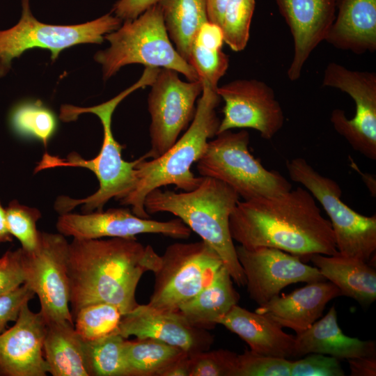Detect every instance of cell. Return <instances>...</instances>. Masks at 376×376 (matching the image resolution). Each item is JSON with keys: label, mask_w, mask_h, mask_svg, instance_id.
Returning <instances> with one entry per match:
<instances>
[{"label": "cell", "mask_w": 376, "mask_h": 376, "mask_svg": "<svg viewBox=\"0 0 376 376\" xmlns=\"http://www.w3.org/2000/svg\"><path fill=\"white\" fill-rule=\"evenodd\" d=\"M231 237L246 249L271 247L301 260L338 253L329 220L305 188L239 201L229 220Z\"/></svg>", "instance_id": "1"}, {"label": "cell", "mask_w": 376, "mask_h": 376, "mask_svg": "<svg viewBox=\"0 0 376 376\" xmlns=\"http://www.w3.org/2000/svg\"><path fill=\"white\" fill-rule=\"evenodd\" d=\"M160 256L136 238L75 239L69 243L67 272L73 316L98 302L116 306L123 315L139 304L135 293L141 276L154 272Z\"/></svg>", "instance_id": "2"}, {"label": "cell", "mask_w": 376, "mask_h": 376, "mask_svg": "<svg viewBox=\"0 0 376 376\" xmlns=\"http://www.w3.org/2000/svg\"><path fill=\"white\" fill-rule=\"evenodd\" d=\"M157 72L155 68L145 67L141 77L136 83L116 97L98 105L79 107L64 104L61 107L60 118L65 122L75 120L84 113L96 115L102 125L103 141L100 152L91 159H85L77 152H72L64 159L46 153L36 168L35 171L38 172L55 167H80L87 169L95 175L99 188L95 193L82 199L61 196L56 200L54 207L60 214L70 212L78 205H82L84 213L101 211L111 199L120 201L134 189L137 181L135 166L143 155L132 162L123 159L124 146L113 135L112 115L119 103L127 96L139 88L151 86Z\"/></svg>", "instance_id": "3"}, {"label": "cell", "mask_w": 376, "mask_h": 376, "mask_svg": "<svg viewBox=\"0 0 376 376\" xmlns=\"http://www.w3.org/2000/svg\"><path fill=\"white\" fill-rule=\"evenodd\" d=\"M239 201V195L228 185L203 177L190 191L152 190L145 198L144 207L148 214L169 212L180 219L217 253L233 281L242 287L246 285V279L229 227Z\"/></svg>", "instance_id": "4"}, {"label": "cell", "mask_w": 376, "mask_h": 376, "mask_svg": "<svg viewBox=\"0 0 376 376\" xmlns=\"http://www.w3.org/2000/svg\"><path fill=\"white\" fill-rule=\"evenodd\" d=\"M203 91L197 104L195 116L183 135L163 155L147 160L146 154L136 165V184L121 204L130 205L136 216L148 219L144 207L146 196L152 190L174 185L182 191L196 188L202 176H196L191 170L205 152L209 139L217 134L220 120L216 108L221 97L217 88L202 83Z\"/></svg>", "instance_id": "5"}, {"label": "cell", "mask_w": 376, "mask_h": 376, "mask_svg": "<svg viewBox=\"0 0 376 376\" xmlns=\"http://www.w3.org/2000/svg\"><path fill=\"white\" fill-rule=\"evenodd\" d=\"M110 46L95 55L102 65L104 81L129 64L169 68L189 81L199 80L195 69L178 54L171 42L157 2L137 18L126 20L118 29L104 36Z\"/></svg>", "instance_id": "6"}, {"label": "cell", "mask_w": 376, "mask_h": 376, "mask_svg": "<svg viewBox=\"0 0 376 376\" xmlns=\"http://www.w3.org/2000/svg\"><path fill=\"white\" fill-rule=\"evenodd\" d=\"M209 141L196 162L202 177L218 180L235 190L243 201L274 196L292 189L291 183L279 172L267 170L249 150L246 130H226Z\"/></svg>", "instance_id": "7"}, {"label": "cell", "mask_w": 376, "mask_h": 376, "mask_svg": "<svg viewBox=\"0 0 376 376\" xmlns=\"http://www.w3.org/2000/svg\"><path fill=\"white\" fill-rule=\"evenodd\" d=\"M290 178L300 183L318 201L329 216L338 252L369 263L376 251V216L361 214L341 198L339 185L315 170L306 159L286 162Z\"/></svg>", "instance_id": "8"}, {"label": "cell", "mask_w": 376, "mask_h": 376, "mask_svg": "<svg viewBox=\"0 0 376 376\" xmlns=\"http://www.w3.org/2000/svg\"><path fill=\"white\" fill-rule=\"evenodd\" d=\"M223 265L217 253L203 240L170 244L153 272L154 287L148 304L161 311H178L212 281Z\"/></svg>", "instance_id": "9"}, {"label": "cell", "mask_w": 376, "mask_h": 376, "mask_svg": "<svg viewBox=\"0 0 376 376\" xmlns=\"http://www.w3.org/2000/svg\"><path fill=\"white\" fill-rule=\"evenodd\" d=\"M18 23L0 30V77L7 75L12 61L33 48L47 49L54 61L60 52L78 44L102 42L104 36L120 26L121 19L111 14L84 24L52 25L38 21L32 15L29 0H22Z\"/></svg>", "instance_id": "10"}, {"label": "cell", "mask_w": 376, "mask_h": 376, "mask_svg": "<svg viewBox=\"0 0 376 376\" xmlns=\"http://www.w3.org/2000/svg\"><path fill=\"white\" fill-rule=\"evenodd\" d=\"M68 246L61 233L40 231L35 249L26 251L21 248L24 283L38 296L40 312L47 324L59 321L74 324L67 272Z\"/></svg>", "instance_id": "11"}, {"label": "cell", "mask_w": 376, "mask_h": 376, "mask_svg": "<svg viewBox=\"0 0 376 376\" xmlns=\"http://www.w3.org/2000/svg\"><path fill=\"white\" fill-rule=\"evenodd\" d=\"M150 86L148 110L151 147L146 155L154 159L167 151L191 123L203 84L200 80L183 81L178 72L162 68Z\"/></svg>", "instance_id": "12"}, {"label": "cell", "mask_w": 376, "mask_h": 376, "mask_svg": "<svg viewBox=\"0 0 376 376\" xmlns=\"http://www.w3.org/2000/svg\"><path fill=\"white\" fill-rule=\"evenodd\" d=\"M322 85L348 94L354 101L356 113L349 119L345 111L335 109L330 116L335 130L352 148L366 157L376 159V74L352 70L335 62L327 64Z\"/></svg>", "instance_id": "13"}, {"label": "cell", "mask_w": 376, "mask_h": 376, "mask_svg": "<svg viewBox=\"0 0 376 376\" xmlns=\"http://www.w3.org/2000/svg\"><path fill=\"white\" fill-rule=\"evenodd\" d=\"M235 249L249 297L259 306L292 283L326 280L318 268L280 249L264 246L249 249L241 245Z\"/></svg>", "instance_id": "14"}, {"label": "cell", "mask_w": 376, "mask_h": 376, "mask_svg": "<svg viewBox=\"0 0 376 376\" xmlns=\"http://www.w3.org/2000/svg\"><path fill=\"white\" fill-rule=\"evenodd\" d=\"M217 92L224 101L217 134L235 128H251L269 140L283 126L282 107L274 90L264 81L237 79L218 86Z\"/></svg>", "instance_id": "15"}, {"label": "cell", "mask_w": 376, "mask_h": 376, "mask_svg": "<svg viewBox=\"0 0 376 376\" xmlns=\"http://www.w3.org/2000/svg\"><path fill=\"white\" fill-rule=\"evenodd\" d=\"M56 229L64 236L75 239L104 237L136 238L140 234H161L176 239H187L190 228L180 219L156 221L142 218L128 208H111L106 211L60 214Z\"/></svg>", "instance_id": "16"}, {"label": "cell", "mask_w": 376, "mask_h": 376, "mask_svg": "<svg viewBox=\"0 0 376 376\" xmlns=\"http://www.w3.org/2000/svg\"><path fill=\"white\" fill-rule=\"evenodd\" d=\"M118 334L125 338L134 336L158 340L189 355L210 350L214 340L205 329L191 324L178 311H161L148 304H139L122 316Z\"/></svg>", "instance_id": "17"}, {"label": "cell", "mask_w": 376, "mask_h": 376, "mask_svg": "<svg viewBox=\"0 0 376 376\" xmlns=\"http://www.w3.org/2000/svg\"><path fill=\"white\" fill-rule=\"evenodd\" d=\"M47 322L24 304L15 324L0 334V376H46L43 352Z\"/></svg>", "instance_id": "18"}, {"label": "cell", "mask_w": 376, "mask_h": 376, "mask_svg": "<svg viewBox=\"0 0 376 376\" xmlns=\"http://www.w3.org/2000/svg\"><path fill=\"white\" fill-rule=\"evenodd\" d=\"M293 39L294 52L287 75L301 76L304 63L323 40L336 16L335 0H275Z\"/></svg>", "instance_id": "19"}, {"label": "cell", "mask_w": 376, "mask_h": 376, "mask_svg": "<svg viewBox=\"0 0 376 376\" xmlns=\"http://www.w3.org/2000/svg\"><path fill=\"white\" fill-rule=\"evenodd\" d=\"M339 296H341L340 290L331 282L316 281L308 283L287 295H278L259 306L255 311L298 334L317 321L326 305Z\"/></svg>", "instance_id": "20"}, {"label": "cell", "mask_w": 376, "mask_h": 376, "mask_svg": "<svg viewBox=\"0 0 376 376\" xmlns=\"http://www.w3.org/2000/svg\"><path fill=\"white\" fill-rule=\"evenodd\" d=\"M217 324H221L259 354L295 359V336L285 333L268 317L235 305Z\"/></svg>", "instance_id": "21"}, {"label": "cell", "mask_w": 376, "mask_h": 376, "mask_svg": "<svg viewBox=\"0 0 376 376\" xmlns=\"http://www.w3.org/2000/svg\"><path fill=\"white\" fill-rule=\"evenodd\" d=\"M335 19L324 40L357 54L376 50V0H335Z\"/></svg>", "instance_id": "22"}, {"label": "cell", "mask_w": 376, "mask_h": 376, "mask_svg": "<svg viewBox=\"0 0 376 376\" xmlns=\"http://www.w3.org/2000/svg\"><path fill=\"white\" fill-rule=\"evenodd\" d=\"M310 353L350 359L376 355V344L375 340H362L344 334L338 326L334 305L323 318L295 336V359Z\"/></svg>", "instance_id": "23"}, {"label": "cell", "mask_w": 376, "mask_h": 376, "mask_svg": "<svg viewBox=\"0 0 376 376\" xmlns=\"http://www.w3.org/2000/svg\"><path fill=\"white\" fill-rule=\"evenodd\" d=\"M309 259L325 279L361 305L367 306L376 299V271L370 263L356 258L313 254Z\"/></svg>", "instance_id": "24"}, {"label": "cell", "mask_w": 376, "mask_h": 376, "mask_svg": "<svg viewBox=\"0 0 376 376\" xmlns=\"http://www.w3.org/2000/svg\"><path fill=\"white\" fill-rule=\"evenodd\" d=\"M240 300L233 279L223 265L212 281L182 304L178 311L193 325L205 329L217 324Z\"/></svg>", "instance_id": "25"}, {"label": "cell", "mask_w": 376, "mask_h": 376, "mask_svg": "<svg viewBox=\"0 0 376 376\" xmlns=\"http://www.w3.org/2000/svg\"><path fill=\"white\" fill-rule=\"evenodd\" d=\"M44 357L48 373L53 376H88L86 369L84 341L68 321L47 324Z\"/></svg>", "instance_id": "26"}, {"label": "cell", "mask_w": 376, "mask_h": 376, "mask_svg": "<svg viewBox=\"0 0 376 376\" xmlns=\"http://www.w3.org/2000/svg\"><path fill=\"white\" fill-rule=\"evenodd\" d=\"M164 26L178 54L189 63L194 39L208 22L206 0H159Z\"/></svg>", "instance_id": "27"}, {"label": "cell", "mask_w": 376, "mask_h": 376, "mask_svg": "<svg viewBox=\"0 0 376 376\" xmlns=\"http://www.w3.org/2000/svg\"><path fill=\"white\" fill-rule=\"evenodd\" d=\"M130 376H161L171 364L189 355L182 349L152 338L125 342Z\"/></svg>", "instance_id": "28"}, {"label": "cell", "mask_w": 376, "mask_h": 376, "mask_svg": "<svg viewBox=\"0 0 376 376\" xmlns=\"http://www.w3.org/2000/svg\"><path fill=\"white\" fill-rule=\"evenodd\" d=\"M126 339L114 333L90 341L83 340L88 376H130L125 354Z\"/></svg>", "instance_id": "29"}, {"label": "cell", "mask_w": 376, "mask_h": 376, "mask_svg": "<svg viewBox=\"0 0 376 376\" xmlns=\"http://www.w3.org/2000/svg\"><path fill=\"white\" fill-rule=\"evenodd\" d=\"M9 121L13 131L19 136L34 138L46 146L57 127L54 112L40 100L24 101L12 109Z\"/></svg>", "instance_id": "30"}, {"label": "cell", "mask_w": 376, "mask_h": 376, "mask_svg": "<svg viewBox=\"0 0 376 376\" xmlns=\"http://www.w3.org/2000/svg\"><path fill=\"white\" fill-rule=\"evenodd\" d=\"M121 311L115 305L98 302L81 308L73 316L74 327L84 341L118 333Z\"/></svg>", "instance_id": "31"}, {"label": "cell", "mask_w": 376, "mask_h": 376, "mask_svg": "<svg viewBox=\"0 0 376 376\" xmlns=\"http://www.w3.org/2000/svg\"><path fill=\"white\" fill-rule=\"evenodd\" d=\"M255 0H228L221 29L224 42L235 52L243 50L249 41Z\"/></svg>", "instance_id": "32"}, {"label": "cell", "mask_w": 376, "mask_h": 376, "mask_svg": "<svg viewBox=\"0 0 376 376\" xmlns=\"http://www.w3.org/2000/svg\"><path fill=\"white\" fill-rule=\"evenodd\" d=\"M6 214L8 230L20 242L21 248L26 251L35 249L38 243L40 231L36 224L42 217L40 212L13 200L6 208Z\"/></svg>", "instance_id": "33"}, {"label": "cell", "mask_w": 376, "mask_h": 376, "mask_svg": "<svg viewBox=\"0 0 376 376\" xmlns=\"http://www.w3.org/2000/svg\"><path fill=\"white\" fill-rule=\"evenodd\" d=\"M189 64L195 69L202 83H207L217 88L219 79L228 70L229 56L221 49L207 47L194 41Z\"/></svg>", "instance_id": "34"}, {"label": "cell", "mask_w": 376, "mask_h": 376, "mask_svg": "<svg viewBox=\"0 0 376 376\" xmlns=\"http://www.w3.org/2000/svg\"><path fill=\"white\" fill-rule=\"evenodd\" d=\"M189 356V376H235L237 354L234 352L207 350Z\"/></svg>", "instance_id": "35"}, {"label": "cell", "mask_w": 376, "mask_h": 376, "mask_svg": "<svg viewBox=\"0 0 376 376\" xmlns=\"http://www.w3.org/2000/svg\"><path fill=\"white\" fill-rule=\"evenodd\" d=\"M292 359L269 357L246 350L237 354L235 376H290Z\"/></svg>", "instance_id": "36"}, {"label": "cell", "mask_w": 376, "mask_h": 376, "mask_svg": "<svg viewBox=\"0 0 376 376\" xmlns=\"http://www.w3.org/2000/svg\"><path fill=\"white\" fill-rule=\"evenodd\" d=\"M339 359L326 354L310 353L292 359L290 376H344Z\"/></svg>", "instance_id": "37"}, {"label": "cell", "mask_w": 376, "mask_h": 376, "mask_svg": "<svg viewBox=\"0 0 376 376\" xmlns=\"http://www.w3.org/2000/svg\"><path fill=\"white\" fill-rule=\"evenodd\" d=\"M24 283L21 248L7 251L0 257V297Z\"/></svg>", "instance_id": "38"}, {"label": "cell", "mask_w": 376, "mask_h": 376, "mask_svg": "<svg viewBox=\"0 0 376 376\" xmlns=\"http://www.w3.org/2000/svg\"><path fill=\"white\" fill-rule=\"evenodd\" d=\"M35 294L26 284L0 297V334L9 322L15 321L22 306L29 303Z\"/></svg>", "instance_id": "39"}, {"label": "cell", "mask_w": 376, "mask_h": 376, "mask_svg": "<svg viewBox=\"0 0 376 376\" xmlns=\"http://www.w3.org/2000/svg\"><path fill=\"white\" fill-rule=\"evenodd\" d=\"M159 0H119L112 9L115 16L120 19L133 20Z\"/></svg>", "instance_id": "40"}, {"label": "cell", "mask_w": 376, "mask_h": 376, "mask_svg": "<svg viewBox=\"0 0 376 376\" xmlns=\"http://www.w3.org/2000/svg\"><path fill=\"white\" fill-rule=\"evenodd\" d=\"M194 41L207 47L221 49L224 42L221 27L209 21L205 22L198 31Z\"/></svg>", "instance_id": "41"}, {"label": "cell", "mask_w": 376, "mask_h": 376, "mask_svg": "<svg viewBox=\"0 0 376 376\" xmlns=\"http://www.w3.org/2000/svg\"><path fill=\"white\" fill-rule=\"evenodd\" d=\"M352 376H375L376 355L347 359Z\"/></svg>", "instance_id": "42"}, {"label": "cell", "mask_w": 376, "mask_h": 376, "mask_svg": "<svg viewBox=\"0 0 376 376\" xmlns=\"http://www.w3.org/2000/svg\"><path fill=\"white\" fill-rule=\"evenodd\" d=\"M228 0H206L208 21L221 27Z\"/></svg>", "instance_id": "43"}, {"label": "cell", "mask_w": 376, "mask_h": 376, "mask_svg": "<svg viewBox=\"0 0 376 376\" xmlns=\"http://www.w3.org/2000/svg\"><path fill=\"white\" fill-rule=\"evenodd\" d=\"M190 356L187 355L168 367L161 376H189Z\"/></svg>", "instance_id": "44"}, {"label": "cell", "mask_w": 376, "mask_h": 376, "mask_svg": "<svg viewBox=\"0 0 376 376\" xmlns=\"http://www.w3.org/2000/svg\"><path fill=\"white\" fill-rule=\"evenodd\" d=\"M11 241L12 235L7 227L6 209L2 207L0 203V243Z\"/></svg>", "instance_id": "45"}]
</instances>
